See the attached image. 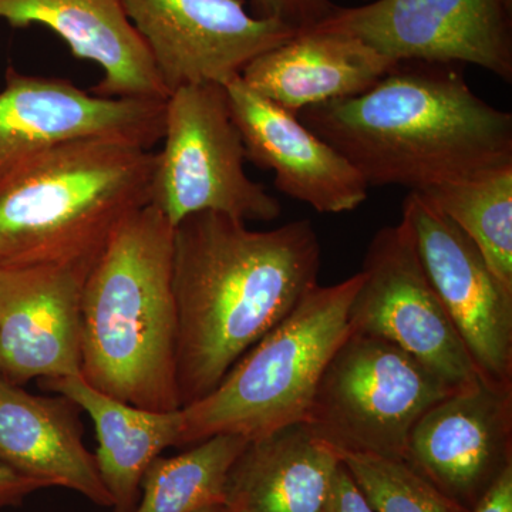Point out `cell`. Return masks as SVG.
<instances>
[{
    "mask_svg": "<svg viewBox=\"0 0 512 512\" xmlns=\"http://www.w3.org/2000/svg\"><path fill=\"white\" fill-rule=\"evenodd\" d=\"M456 66L399 62L365 93L298 117L369 187L421 192L512 165V114L477 96Z\"/></svg>",
    "mask_w": 512,
    "mask_h": 512,
    "instance_id": "7a4b0ae2",
    "label": "cell"
},
{
    "mask_svg": "<svg viewBox=\"0 0 512 512\" xmlns=\"http://www.w3.org/2000/svg\"><path fill=\"white\" fill-rule=\"evenodd\" d=\"M470 512H512V467L497 478Z\"/></svg>",
    "mask_w": 512,
    "mask_h": 512,
    "instance_id": "4316f807",
    "label": "cell"
},
{
    "mask_svg": "<svg viewBox=\"0 0 512 512\" xmlns=\"http://www.w3.org/2000/svg\"><path fill=\"white\" fill-rule=\"evenodd\" d=\"M338 454L375 512H470L441 494L403 460Z\"/></svg>",
    "mask_w": 512,
    "mask_h": 512,
    "instance_id": "603a6c76",
    "label": "cell"
},
{
    "mask_svg": "<svg viewBox=\"0 0 512 512\" xmlns=\"http://www.w3.org/2000/svg\"><path fill=\"white\" fill-rule=\"evenodd\" d=\"M156 163L154 151L117 138L50 148L0 197V265L94 264L150 204Z\"/></svg>",
    "mask_w": 512,
    "mask_h": 512,
    "instance_id": "277c9868",
    "label": "cell"
},
{
    "mask_svg": "<svg viewBox=\"0 0 512 512\" xmlns=\"http://www.w3.org/2000/svg\"><path fill=\"white\" fill-rule=\"evenodd\" d=\"M197 512H225L224 507L222 505H211V507L202 508V510Z\"/></svg>",
    "mask_w": 512,
    "mask_h": 512,
    "instance_id": "83f0119b",
    "label": "cell"
},
{
    "mask_svg": "<svg viewBox=\"0 0 512 512\" xmlns=\"http://www.w3.org/2000/svg\"><path fill=\"white\" fill-rule=\"evenodd\" d=\"M362 284L349 308L350 332L389 340L454 390L480 380L464 340L421 264L409 222L376 232Z\"/></svg>",
    "mask_w": 512,
    "mask_h": 512,
    "instance_id": "ba28073f",
    "label": "cell"
},
{
    "mask_svg": "<svg viewBox=\"0 0 512 512\" xmlns=\"http://www.w3.org/2000/svg\"><path fill=\"white\" fill-rule=\"evenodd\" d=\"M0 19L12 28L45 26L74 57L96 63L103 70L96 96L157 101L170 96L123 0H0Z\"/></svg>",
    "mask_w": 512,
    "mask_h": 512,
    "instance_id": "2e32d148",
    "label": "cell"
},
{
    "mask_svg": "<svg viewBox=\"0 0 512 512\" xmlns=\"http://www.w3.org/2000/svg\"><path fill=\"white\" fill-rule=\"evenodd\" d=\"M421 264L483 382L512 387V289L477 245L419 191L403 201Z\"/></svg>",
    "mask_w": 512,
    "mask_h": 512,
    "instance_id": "8fae6325",
    "label": "cell"
},
{
    "mask_svg": "<svg viewBox=\"0 0 512 512\" xmlns=\"http://www.w3.org/2000/svg\"><path fill=\"white\" fill-rule=\"evenodd\" d=\"M174 227L153 205L117 228L84 282L80 376L153 412L180 410Z\"/></svg>",
    "mask_w": 512,
    "mask_h": 512,
    "instance_id": "3957f363",
    "label": "cell"
},
{
    "mask_svg": "<svg viewBox=\"0 0 512 512\" xmlns=\"http://www.w3.org/2000/svg\"><path fill=\"white\" fill-rule=\"evenodd\" d=\"M164 148L157 153L150 205L175 227L195 212L244 222L278 220L282 207L245 171L247 151L222 84L174 90L165 101Z\"/></svg>",
    "mask_w": 512,
    "mask_h": 512,
    "instance_id": "52a82bcc",
    "label": "cell"
},
{
    "mask_svg": "<svg viewBox=\"0 0 512 512\" xmlns=\"http://www.w3.org/2000/svg\"><path fill=\"white\" fill-rule=\"evenodd\" d=\"M453 392L389 340L349 332L323 370L303 424L338 453L403 460L414 424Z\"/></svg>",
    "mask_w": 512,
    "mask_h": 512,
    "instance_id": "8992f818",
    "label": "cell"
},
{
    "mask_svg": "<svg viewBox=\"0 0 512 512\" xmlns=\"http://www.w3.org/2000/svg\"><path fill=\"white\" fill-rule=\"evenodd\" d=\"M339 454L298 423L248 441L225 484V512H325Z\"/></svg>",
    "mask_w": 512,
    "mask_h": 512,
    "instance_id": "d6986e66",
    "label": "cell"
},
{
    "mask_svg": "<svg viewBox=\"0 0 512 512\" xmlns=\"http://www.w3.org/2000/svg\"><path fill=\"white\" fill-rule=\"evenodd\" d=\"M397 63L357 37L313 28L255 57L241 79L265 99L298 114L365 93Z\"/></svg>",
    "mask_w": 512,
    "mask_h": 512,
    "instance_id": "ac0fdd59",
    "label": "cell"
},
{
    "mask_svg": "<svg viewBox=\"0 0 512 512\" xmlns=\"http://www.w3.org/2000/svg\"><path fill=\"white\" fill-rule=\"evenodd\" d=\"M247 161L275 174V187L320 214L356 210L367 200L363 175L298 114L249 89L241 76L224 84Z\"/></svg>",
    "mask_w": 512,
    "mask_h": 512,
    "instance_id": "9a60e30c",
    "label": "cell"
},
{
    "mask_svg": "<svg viewBox=\"0 0 512 512\" xmlns=\"http://www.w3.org/2000/svg\"><path fill=\"white\" fill-rule=\"evenodd\" d=\"M512 0H372L316 28L357 37L396 62L476 64L512 82Z\"/></svg>",
    "mask_w": 512,
    "mask_h": 512,
    "instance_id": "9c48e42d",
    "label": "cell"
},
{
    "mask_svg": "<svg viewBox=\"0 0 512 512\" xmlns=\"http://www.w3.org/2000/svg\"><path fill=\"white\" fill-rule=\"evenodd\" d=\"M40 386L63 394L89 414L99 441L94 456L114 512H136L147 468L164 450L180 444L181 409H141L99 392L80 375L40 380Z\"/></svg>",
    "mask_w": 512,
    "mask_h": 512,
    "instance_id": "ffe728a7",
    "label": "cell"
},
{
    "mask_svg": "<svg viewBox=\"0 0 512 512\" xmlns=\"http://www.w3.org/2000/svg\"><path fill=\"white\" fill-rule=\"evenodd\" d=\"M165 101L107 99L69 80L9 67L0 92V197L37 158L66 141L117 138L151 150L163 140Z\"/></svg>",
    "mask_w": 512,
    "mask_h": 512,
    "instance_id": "30bf717a",
    "label": "cell"
},
{
    "mask_svg": "<svg viewBox=\"0 0 512 512\" xmlns=\"http://www.w3.org/2000/svg\"><path fill=\"white\" fill-rule=\"evenodd\" d=\"M248 441L221 434L178 456L157 457L144 474L136 512H197L222 505L229 470Z\"/></svg>",
    "mask_w": 512,
    "mask_h": 512,
    "instance_id": "44dd1931",
    "label": "cell"
},
{
    "mask_svg": "<svg viewBox=\"0 0 512 512\" xmlns=\"http://www.w3.org/2000/svg\"><path fill=\"white\" fill-rule=\"evenodd\" d=\"M362 278L359 271L306 293L211 393L181 409L178 447L221 434L251 441L303 423L323 370L349 335L350 303Z\"/></svg>",
    "mask_w": 512,
    "mask_h": 512,
    "instance_id": "5b68a950",
    "label": "cell"
},
{
    "mask_svg": "<svg viewBox=\"0 0 512 512\" xmlns=\"http://www.w3.org/2000/svg\"><path fill=\"white\" fill-rule=\"evenodd\" d=\"M45 488L49 487L43 481L23 476L0 461V508L16 507L30 494Z\"/></svg>",
    "mask_w": 512,
    "mask_h": 512,
    "instance_id": "484cf974",
    "label": "cell"
},
{
    "mask_svg": "<svg viewBox=\"0 0 512 512\" xmlns=\"http://www.w3.org/2000/svg\"><path fill=\"white\" fill-rule=\"evenodd\" d=\"M80 407L63 394L36 396L0 380V461L23 476L113 507L96 456L84 444Z\"/></svg>",
    "mask_w": 512,
    "mask_h": 512,
    "instance_id": "e0dca14e",
    "label": "cell"
},
{
    "mask_svg": "<svg viewBox=\"0 0 512 512\" xmlns=\"http://www.w3.org/2000/svg\"><path fill=\"white\" fill-rule=\"evenodd\" d=\"M168 94L201 83H228L255 57L296 30L258 19L245 0H123Z\"/></svg>",
    "mask_w": 512,
    "mask_h": 512,
    "instance_id": "7c38bea8",
    "label": "cell"
},
{
    "mask_svg": "<svg viewBox=\"0 0 512 512\" xmlns=\"http://www.w3.org/2000/svg\"><path fill=\"white\" fill-rule=\"evenodd\" d=\"M320 264L318 232L308 220L254 231L247 222L204 211L175 225L181 409L211 393L319 285Z\"/></svg>",
    "mask_w": 512,
    "mask_h": 512,
    "instance_id": "6da1fadb",
    "label": "cell"
},
{
    "mask_svg": "<svg viewBox=\"0 0 512 512\" xmlns=\"http://www.w3.org/2000/svg\"><path fill=\"white\" fill-rule=\"evenodd\" d=\"M325 512H375L343 463L333 480Z\"/></svg>",
    "mask_w": 512,
    "mask_h": 512,
    "instance_id": "d4e9b609",
    "label": "cell"
},
{
    "mask_svg": "<svg viewBox=\"0 0 512 512\" xmlns=\"http://www.w3.org/2000/svg\"><path fill=\"white\" fill-rule=\"evenodd\" d=\"M94 264L0 265V380L80 375V301Z\"/></svg>",
    "mask_w": 512,
    "mask_h": 512,
    "instance_id": "5bb4252c",
    "label": "cell"
},
{
    "mask_svg": "<svg viewBox=\"0 0 512 512\" xmlns=\"http://www.w3.org/2000/svg\"><path fill=\"white\" fill-rule=\"evenodd\" d=\"M403 461L470 511L512 467V387L480 379L448 394L414 424Z\"/></svg>",
    "mask_w": 512,
    "mask_h": 512,
    "instance_id": "4fadbf2b",
    "label": "cell"
},
{
    "mask_svg": "<svg viewBox=\"0 0 512 512\" xmlns=\"http://www.w3.org/2000/svg\"><path fill=\"white\" fill-rule=\"evenodd\" d=\"M336 9L332 0H251L252 16L284 23L296 32L316 28Z\"/></svg>",
    "mask_w": 512,
    "mask_h": 512,
    "instance_id": "cb8c5ba5",
    "label": "cell"
},
{
    "mask_svg": "<svg viewBox=\"0 0 512 512\" xmlns=\"http://www.w3.org/2000/svg\"><path fill=\"white\" fill-rule=\"evenodd\" d=\"M421 194L477 245L494 275L512 289V165Z\"/></svg>",
    "mask_w": 512,
    "mask_h": 512,
    "instance_id": "7402d4cb",
    "label": "cell"
}]
</instances>
